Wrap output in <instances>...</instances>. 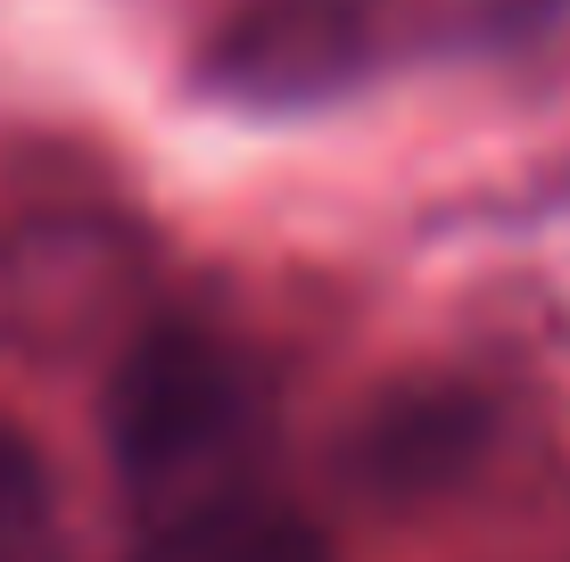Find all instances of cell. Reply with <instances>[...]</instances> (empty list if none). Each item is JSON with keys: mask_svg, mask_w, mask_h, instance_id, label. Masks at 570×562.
I'll return each instance as SVG.
<instances>
[{"mask_svg": "<svg viewBox=\"0 0 570 562\" xmlns=\"http://www.w3.org/2000/svg\"><path fill=\"white\" fill-rule=\"evenodd\" d=\"M273 447V390L248 347L199 323H149L132 332L108 381V455L141 530L240 505Z\"/></svg>", "mask_w": 570, "mask_h": 562, "instance_id": "6da1fadb", "label": "cell"}, {"mask_svg": "<svg viewBox=\"0 0 570 562\" xmlns=\"http://www.w3.org/2000/svg\"><path fill=\"white\" fill-rule=\"evenodd\" d=\"M364 50L356 0H257L215 42V83L248 100H298L314 83H340Z\"/></svg>", "mask_w": 570, "mask_h": 562, "instance_id": "7a4b0ae2", "label": "cell"}, {"mask_svg": "<svg viewBox=\"0 0 570 562\" xmlns=\"http://www.w3.org/2000/svg\"><path fill=\"white\" fill-rule=\"evenodd\" d=\"M125 562H331V554L273 496H240V505H215L190 521H157V530H141V546Z\"/></svg>", "mask_w": 570, "mask_h": 562, "instance_id": "3957f363", "label": "cell"}, {"mask_svg": "<svg viewBox=\"0 0 570 562\" xmlns=\"http://www.w3.org/2000/svg\"><path fill=\"white\" fill-rule=\"evenodd\" d=\"M0 562H58V489L50 463L0 414Z\"/></svg>", "mask_w": 570, "mask_h": 562, "instance_id": "277c9868", "label": "cell"}]
</instances>
